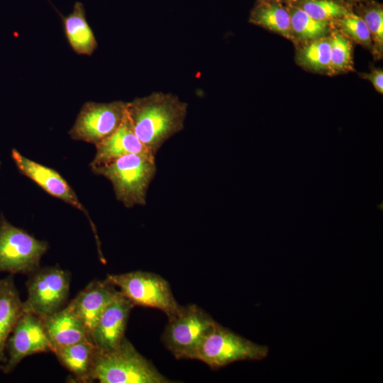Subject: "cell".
<instances>
[{
	"instance_id": "obj_1",
	"label": "cell",
	"mask_w": 383,
	"mask_h": 383,
	"mask_svg": "<svg viewBox=\"0 0 383 383\" xmlns=\"http://www.w3.org/2000/svg\"><path fill=\"white\" fill-rule=\"evenodd\" d=\"M188 105L175 94L160 91L127 102L126 114L143 145L154 156L184 127Z\"/></svg>"
},
{
	"instance_id": "obj_2",
	"label": "cell",
	"mask_w": 383,
	"mask_h": 383,
	"mask_svg": "<svg viewBox=\"0 0 383 383\" xmlns=\"http://www.w3.org/2000/svg\"><path fill=\"white\" fill-rule=\"evenodd\" d=\"M91 169L111 182L116 199L126 207L146 204L148 189L156 173L154 157L131 153Z\"/></svg>"
},
{
	"instance_id": "obj_3",
	"label": "cell",
	"mask_w": 383,
	"mask_h": 383,
	"mask_svg": "<svg viewBox=\"0 0 383 383\" xmlns=\"http://www.w3.org/2000/svg\"><path fill=\"white\" fill-rule=\"evenodd\" d=\"M93 378L101 383L171 382L126 338L113 350H99L94 365Z\"/></svg>"
},
{
	"instance_id": "obj_4",
	"label": "cell",
	"mask_w": 383,
	"mask_h": 383,
	"mask_svg": "<svg viewBox=\"0 0 383 383\" xmlns=\"http://www.w3.org/2000/svg\"><path fill=\"white\" fill-rule=\"evenodd\" d=\"M216 321L196 304L182 306L168 318L162 335L167 350L177 359H194L195 354Z\"/></svg>"
},
{
	"instance_id": "obj_5",
	"label": "cell",
	"mask_w": 383,
	"mask_h": 383,
	"mask_svg": "<svg viewBox=\"0 0 383 383\" xmlns=\"http://www.w3.org/2000/svg\"><path fill=\"white\" fill-rule=\"evenodd\" d=\"M106 278L134 306L150 307L164 312L168 318L179 311L168 282L159 274L143 271L109 274Z\"/></svg>"
},
{
	"instance_id": "obj_6",
	"label": "cell",
	"mask_w": 383,
	"mask_h": 383,
	"mask_svg": "<svg viewBox=\"0 0 383 383\" xmlns=\"http://www.w3.org/2000/svg\"><path fill=\"white\" fill-rule=\"evenodd\" d=\"M26 283L28 298L24 312L44 320L64 308L70 292V274L59 266L40 268L29 273Z\"/></svg>"
},
{
	"instance_id": "obj_7",
	"label": "cell",
	"mask_w": 383,
	"mask_h": 383,
	"mask_svg": "<svg viewBox=\"0 0 383 383\" xmlns=\"http://www.w3.org/2000/svg\"><path fill=\"white\" fill-rule=\"evenodd\" d=\"M268 353L267 346L255 343L216 322L198 348L194 359L211 369H218L237 361L260 360Z\"/></svg>"
},
{
	"instance_id": "obj_8",
	"label": "cell",
	"mask_w": 383,
	"mask_h": 383,
	"mask_svg": "<svg viewBox=\"0 0 383 383\" xmlns=\"http://www.w3.org/2000/svg\"><path fill=\"white\" fill-rule=\"evenodd\" d=\"M48 248L24 230L0 218V272L29 274L39 267L40 261Z\"/></svg>"
},
{
	"instance_id": "obj_9",
	"label": "cell",
	"mask_w": 383,
	"mask_h": 383,
	"mask_svg": "<svg viewBox=\"0 0 383 383\" xmlns=\"http://www.w3.org/2000/svg\"><path fill=\"white\" fill-rule=\"evenodd\" d=\"M126 106L127 102L123 101H88L82 106L69 135L73 140L96 145L118 128L126 115Z\"/></svg>"
},
{
	"instance_id": "obj_10",
	"label": "cell",
	"mask_w": 383,
	"mask_h": 383,
	"mask_svg": "<svg viewBox=\"0 0 383 383\" xmlns=\"http://www.w3.org/2000/svg\"><path fill=\"white\" fill-rule=\"evenodd\" d=\"M45 352L51 350L43 321L33 313L24 312L8 338L7 361L1 370L8 374L25 357Z\"/></svg>"
},
{
	"instance_id": "obj_11",
	"label": "cell",
	"mask_w": 383,
	"mask_h": 383,
	"mask_svg": "<svg viewBox=\"0 0 383 383\" xmlns=\"http://www.w3.org/2000/svg\"><path fill=\"white\" fill-rule=\"evenodd\" d=\"M11 155L16 165L23 174L31 179L51 196L58 198L84 212L89 219V223L97 240L96 229L89 218L88 211L60 174L55 170L24 157L16 149L12 150Z\"/></svg>"
},
{
	"instance_id": "obj_12",
	"label": "cell",
	"mask_w": 383,
	"mask_h": 383,
	"mask_svg": "<svg viewBox=\"0 0 383 383\" xmlns=\"http://www.w3.org/2000/svg\"><path fill=\"white\" fill-rule=\"evenodd\" d=\"M134 304L119 291L100 316L90 338L100 351L117 348L125 338V331Z\"/></svg>"
},
{
	"instance_id": "obj_13",
	"label": "cell",
	"mask_w": 383,
	"mask_h": 383,
	"mask_svg": "<svg viewBox=\"0 0 383 383\" xmlns=\"http://www.w3.org/2000/svg\"><path fill=\"white\" fill-rule=\"evenodd\" d=\"M107 278L89 282L67 304L82 321L89 335L100 316L119 290Z\"/></svg>"
},
{
	"instance_id": "obj_14",
	"label": "cell",
	"mask_w": 383,
	"mask_h": 383,
	"mask_svg": "<svg viewBox=\"0 0 383 383\" xmlns=\"http://www.w3.org/2000/svg\"><path fill=\"white\" fill-rule=\"evenodd\" d=\"M96 155L90 163L92 167L106 165L123 155L135 153L152 156L135 134L126 115L118 128L96 145Z\"/></svg>"
},
{
	"instance_id": "obj_15",
	"label": "cell",
	"mask_w": 383,
	"mask_h": 383,
	"mask_svg": "<svg viewBox=\"0 0 383 383\" xmlns=\"http://www.w3.org/2000/svg\"><path fill=\"white\" fill-rule=\"evenodd\" d=\"M43 321L51 352L91 339L84 323L68 305Z\"/></svg>"
},
{
	"instance_id": "obj_16",
	"label": "cell",
	"mask_w": 383,
	"mask_h": 383,
	"mask_svg": "<svg viewBox=\"0 0 383 383\" xmlns=\"http://www.w3.org/2000/svg\"><path fill=\"white\" fill-rule=\"evenodd\" d=\"M24 313L13 274L0 279V369L6 364V346L16 323Z\"/></svg>"
},
{
	"instance_id": "obj_17",
	"label": "cell",
	"mask_w": 383,
	"mask_h": 383,
	"mask_svg": "<svg viewBox=\"0 0 383 383\" xmlns=\"http://www.w3.org/2000/svg\"><path fill=\"white\" fill-rule=\"evenodd\" d=\"M99 352L91 339H87L58 348L52 353L77 380L90 382L94 381V368Z\"/></svg>"
},
{
	"instance_id": "obj_18",
	"label": "cell",
	"mask_w": 383,
	"mask_h": 383,
	"mask_svg": "<svg viewBox=\"0 0 383 383\" xmlns=\"http://www.w3.org/2000/svg\"><path fill=\"white\" fill-rule=\"evenodd\" d=\"M65 35L72 48L78 55H91L97 48V42L86 18L83 4L74 3L73 10L63 17Z\"/></svg>"
},
{
	"instance_id": "obj_19",
	"label": "cell",
	"mask_w": 383,
	"mask_h": 383,
	"mask_svg": "<svg viewBox=\"0 0 383 383\" xmlns=\"http://www.w3.org/2000/svg\"><path fill=\"white\" fill-rule=\"evenodd\" d=\"M249 22L294 40L290 14L282 1L257 0L250 11Z\"/></svg>"
},
{
	"instance_id": "obj_20",
	"label": "cell",
	"mask_w": 383,
	"mask_h": 383,
	"mask_svg": "<svg viewBox=\"0 0 383 383\" xmlns=\"http://www.w3.org/2000/svg\"><path fill=\"white\" fill-rule=\"evenodd\" d=\"M284 4L301 9L313 19L333 22L353 12L345 0H287Z\"/></svg>"
},
{
	"instance_id": "obj_21",
	"label": "cell",
	"mask_w": 383,
	"mask_h": 383,
	"mask_svg": "<svg viewBox=\"0 0 383 383\" xmlns=\"http://www.w3.org/2000/svg\"><path fill=\"white\" fill-rule=\"evenodd\" d=\"M290 14L294 40L309 43L326 36L332 27V23L313 19L304 11L287 5Z\"/></svg>"
},
{
	"instance_id": "obj_22",
	"label": "cell",
	"mask_w": 383,
	"mask_h": 383,
	"mask_svg": "<svg viewBox=\"0 0 383 383\" xmlns=\"http://www.w3.org/2000/svg\"><path fill=\"white\" fill-rule=\"evenodd\" d=\"M296 61L307 70L328 73L331 63L330 36L307 43L298 50Z\"/></svg>"
},
{
	"instance_id": "obj_23",
	"label": "cell",
	"mask_w": 383,
	"mask_h": 383,
	"mask_svg": "<svg viewBox=\"0 0 383 383\" xmlns=\"http://www.w3.org/2000/svg\"><path fill=\"white\" fill-rule=\"evenodd\" d=\"M353 11L365 21L371 35L374 55H380L383 47V7L372 0L355 4Z\"/></svg>"
},
{
	"instance_id": "obj_24",
	"label": "cell",
	"mask_w": 383,
	"mask_h": 383,
	"mask_svg": "<svg viewBox=\"0 0 383 383\" xmlns=\"http://www.w3.org/2000/svg\"><path fill=\"white\" fill-rule=\"evenodd\" d=\"M330 38L331 63L328 74L353 70V46L350 39L338 30L333 31Z\"/></svg>"
},
{
	"instance_id": "obj_25",
	"label": "cell",
	"mask_w": 383,
	"mask_h": 383,
	"mask_svg": "<svg viewBox=\"0 0 383 383\" xmlns=\"http://www.w3.org/2000/svg\"><path fill=\"white\" fill-rule=\"evenodd\" d=\"M332 26H335L337 30L348 38L370 50H373L370 31L362 18L354 11L332 22Z\"/></svg>"
},
{
	"instance_id": "obj_26",
	"label": "cell",
	"mask_w": 383,
	"mask_h": 383,
	"mask_svg": "<svg viewBox=\"0 0 383 383\" xmlns=\"http://www.w3.org/2000/svg\"><path fill=\"white\" fill-rule=\"evenodd\" d=\"M362 77L370 81L378 92L383 93V72L382 69H375L370 73L362 74Z\"/></svg>"
},
{
	"instance_id": "obj_27",
	"label": "cell",
	"mask_w": 383,
	"mask_h": 383,
	"mask_svg": "<svg viewBox=\"0 0 383 383\" xmlns=\"http://www.w3.org/2000/svg\"><path fill=\"white\" fill-rule=\"evenodd\" d=\"M360 1H362V0H347L348 2H349V3L352 4H356V3H357V2Z\"/></svg>"
},
{
	"instance_id": "obj_28",
	"label": "cell",
	"mask_w": 383,
	"mask_h": 383,
	"mask_svg": "<svg viewBox=\"0 0 383 383\" xmlns=\"http://www.w3.org/2000/svg\"><path fill=\"white\" fill-rule=\"evenodd\" d=\"M258 1H279L284 3L287 0H258Z\"/></svg>"
}]
</instances>
